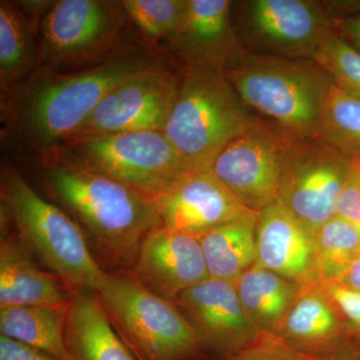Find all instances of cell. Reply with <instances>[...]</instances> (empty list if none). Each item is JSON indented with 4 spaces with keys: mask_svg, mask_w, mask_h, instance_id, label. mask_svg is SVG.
Instances as JSON below:
<instances>
[{
    "mask_svg": "<svg viewBox=\"0 0 360 360\" xmlns=\"http://www.w3.org/2000/svg\"><path fill=\"white\" fill-rule=\"evenodd\" d=\"M160 63L148 47L124 45L89 70L70 73L37 70L1 98L6 132L33 155L59 148L70 141L111 90Z\"/></svg>",
    "mask_w": 360,
    "mask_h": 360,
    "instance_id": "1",
    "label": "cell"
},
{
    "mask_svg": "<svg viewBox=\"0 0 360 360\" xmlns=\"http://www.w3.org/2000/svg\"><path fill=\"white\" fill-rule=\"evenodd\" d=\"M34 158L47 191L77 220L101 259L134 266L144 239L162 226L155 198L86 167L61 146Z\"/></svg>",
    "mask_w": 360,
    "mask_h": 360,
    "instance_id": "2",
    "label": "cell"
},
{
    "mask_svg": "<svg viewBox=\"0 0 360 360\" xmlns=\"http://www.w3.org/2000/svg\"><path fill=\"white\" fill-rule=\"evenodd\" d=\"M224 73L243 103L284 136L319 139L331 80L315 61L243 52Z\"/></svg>",
    "mask_w": 360,
    "mask_h": 360,
    "instance_id": "3",
    "label": "cell"
},
{
    "mask_svg": "<svg viewBox=\"0 0 360 360\" xmlns=\"http://www.w3.org/2000/svg\"><path fill=\"white\" fill-rule=\"evenodd\" d=\"M0 193L2 210L40 262L73 293L94 291L104 270L80 225L40 196L9 163L1 167Z\"/></svg>",
    "mask_w": 360,
    "mask_h": 360,
    "instance_id": "4",
    "label": "cell"
},
{
    "mask_svg": "<svg viewBox=\"0 0 360 360\" xmlns=\"http://www.w3.org/2000/svg\"><path fill=\"white\" fill-rule=\"evenodd\" d=\"M255 120L224 72L187 68L162 132L193 172H210Z\"/></svg>",
    "mask_w": 360,
    "mask_h": 360,
    "instance_id": "5",
    "label": "cell"
},
{
    "mask_svg": "<svg viewBox=\"0 0 360 360\" xmlns=\"http://www.w3.org/2000/svg\"><path fill=\"white\" fill-rule=\"evenodd\" d=\"M94 292L137 360H191L202 348L176 304L134 272L103 271Z\"/></svg>",
    "mask_w": 360,
    "mask_h": 360,
    "instance_id": "6",
    "label": "cell"
},
{
    "mask_svg": "<svg viewBox=\"0 0 360 360\" xmlns=\"http://www.w3.org/2000/svg\"><path fill=\"white\" fill-rule=\"evenodd\" d=\"M129 20L122 1H53L39 21L37 70L70 73L101 65L124 46Z\"/></svg>",
    "mask_w": 360,
    "mask_h": 360,
    "instance_id": "7",
    "label": "cell"
},
{
    "mask_svg": "<svg viewBox=\"0 0 360 360\" xmlns=\"http://www.w3.org/2000/svg\"><path fill=\"white\" fill-rule=\"evenodd\" d=\"M61 148L86 167L155 198L193 172L165 134L156 130L90 137Z\"/></svg>",
    "mask_w": 360,
    "mask_h": 360,
    "instance_id": "8",
    "label": "cell"
},
{
    "mask_svg": "<svg viewBox=\"0 0 360 360\" xmlns=\"http://www.w3.org/2000/svg\"><path fill=\"white\" fill-rule=\"evenodd\" d=\"M352 158L319 139L286 141L277 200L314 236L335 217Z\"/></svg>",
    "mask_w": 360,
    "mask_h": 360,
    "instance_id": "9",
    "label": "cell"
},
{
    "mask_svg": "<svg viewBox=\"0 0 360 360\" xmlns=\"http://www.w3.org/2000/svg\"><path fill=\"white\" fill-rule=\"evenodd\" d=\"M181 77L161 63L137 73L111 90L68 142L125 132L163 131Z\"/></svg>",
    "mask_w": 360,
    "mask_h": 360,
    "instance_id": "10",
    "label": "cell"
},
{
    "mask_svg": "<svg viewBox=\"0 0 360 360\" xmlns=\"http://www.w3.org/2000/svg\"><path fill=\"white\" fill-rule=\"evenodd\" d=\"M286 141L255 120L220 153L210 172L245 207L259 212L278 200Z\"/></svg>",
    "mask_w": 360,
    "mask_h": 360,
    "instance_id": "11",
    "label": "cell"
},
{
    "mask_svg": "<svg viewBox=\"0 0 360 360\" xmlns=\"http://www.w3.org/2000/svg\"><path fill=\"white\" fill-rule=\"evenodd\" d=\"M246 27L269 56L314 60L335 32L321 4L309 0H255L246 11Z\"/></svg>",
    "mask_w": 360,
    "mask_h": 360,
    "instance_id": "12",
    "label": "cell"
},
{
    "mask_svg": "<svg viewBox=\"0 0 360 360\" xmlns=\"http://www.w3.org/2000/svg\"><path fill=\"white\" fill-rule=\"evenodd\" d=\"M201 345L221 354H236L262 335L253 326L231 281L210 278L175 298Z\"/></svg>",
    "mask_w": 360,
    "mask_h": 360,
    "instance_id": "13",
    "label": "cell"
},
{
    "mask_svg": "<svg viewBox=\"0 0 360 360\" xmlns=\"http://www.w3.org/2000/svg\"><path fill=\"white\" fill-rule=\"evenodd\" d=\"M155 200L163 227L198 238L258 213L245 207L212 172H189Z\"/></svg>",
    "mask_w": 360,
    "mask_h": 360,
    "instance_id": "14",
    "label": "cell"
},
{
    "mask_svg": "<svg viewBox=\"0 0 360 360\" xmlns=\"http://www.w3.org/2000/svg\"><path fill=\"white\" fill-rule=\"evenodd\" d=\"M229 0H187L184 18L167 40L191 70L224 72L243 51L231 26Z\"/></svg>",
    "mask_w": 360,
    "mask_h": 360,
    "instance_id": "15",
    "label": "cell"
},
{
    "mask_svg": "<svg viewBox=\"0 0 360 360\" xmlns=\"http://www.w3.org/2000/svg\"><path fill=\"white\" fill-rule=\"evenodd\" d=\"M132 272L168 300L210 278L200 238L163 226L144 239Z\"/></svg>",
    "mask_w": 360,
    "mask_h": 360,
    "instance_id": "16",
    "label": "cell"
},
{
    "mask_svg": "<svg viewBox=\"0 0 360 360\" xmlns=\"http://www.w3.org/2000/svg\"><path fill=\"white\" fill-rule=\"evenodd\" d=\"M255 245V264L295 283L314 281V234L278 200L258 212Z\"/></svg>",
    "mask_w": 360,
    "mask_h": 360,
    "instance_id": "17",
    "label": "cell"
},
{
    "mask_svg": "<svg viewBox=\"0 0 360 360\" xmlns=\"http://www.w3.org/2000/svg\"><path fill=\"white\" fill-rule=\"evenodd\" d=\"M270 338L303 359L323 356L347 340L335 305L317 283H302L283 324Z\"/></svg>",
    "mask_w": 360,
    "mask_h": 360,
    "instance_id": "18",
    "label": "cell"
},
{
    "mask_svg": "<svg viewBox=\"0 0 360 360\" xmlns=\"http://www.w3.org/2000/svg\"><path fill=\"white\" fill-rule=\"evenodd\" d=\"M56 274L40 269L20 236H2L0 309L70 302L72 296Z\"/></svg>",
    "mask_w": 360,
    "mask_h": 360,
    "instance_id": "19",
    "label": "cell"
},
{
    "mask_svg": "<svg viewBox=\"0 0 360 360\" xmlns=\"http://www.w3.org/2000/svg\"><path fill=\"white\" fill-rule=\"evenodd\" d=\"M65 347L70 360H137L94 291L73 293Z\"/></svg>",
    "mask_w": 360,
    "mask_h": 360,
    "instance_id": "20",
    "label": "cell"
},
{
    "mask_svg": "<svg viewBox=\"0 0 360 360\" xmlns=\"http://www.w3.org/2000/svg\"><path fill=\"white\" fill-rule=\"evenodd\" d=\"M39 20L18 1H0V89L9 96L32 77L39 65Z\"/></svg>",
    "mask_w": 360,
    "mask_h": 360,
    "instance_id": "21",
    "label": "cell"
},
{
    "mask_svg": "<svg viewBox=\"0 0 360 360\" xmlns=\"http://www.w3.org/2000/svg\"><path fill=\"white\" fill-rule=\"evenodd\" d=\"M234 284L246 314L262 336L276 335L302 286L257 264L243 272Z\"/></svg>",
    "mask_w": 360,
    "mask_h": 360,
    "instance_id": "22",
    "label": "cell"
},
{
    "mask_svg": "<svg viewBox=\"0 0 360 360\" xmlns=\"http://www.w3.org/2000/svg\"><path fill=\"white\" fill-rule=\"evenodd\" d=\"M70 302L2 307L0 333L59 360H70L65 347V328Z\"/></svg>",
    "mask_w": 360,
    "mask_h": 360,
    "instance_id": "23",
    "label": "cell"
},
{
    "mask_svg": "<svg viewBox=\"0 0 360 360\" xmlns=\"http://www.w3.org/2000/svg\"><path fill=\"white\" fill-rule=\"evenodd\" d=\"M257 217L255 213L232 220L198 238L210 278L236 283L255 264Z\"/></svg>",
    "mask_w": 360,
    "mask_h": 360,
    "instance_id": "24",
    "label": "cell"
},
{
    "mask_svg": "<svg viewBox=\"0 0 360 360\" xmlns=\"http://www.w3.org/2000/svg\"><path fill=\"white\" fill-rule=\"evenodd\" d=\"M314 281L321 284L340 281L360 253V229L335 217L314 233Z\"/></svg>",
    "mask_w": 360,
    "mask_h": 360,
    "instance_id": "25",
    "label": "cell"
},
{
    "mask_svg": "<svg viewBox=\"0 0 360 360\" xmlns=\"http://www.w3.org/2000/svg\"><path fill=\"white\" fill-rule=\"evenodd\" d=\"M319 139L352 158H360V99L331 82Z\"/></svg>",
    "mask_w": 360,
    "mask_h": 360,
    "instance_id": "26",
    "label": "cell"
},
{
    "mask_svg": "<svg viewBox=\"0 0 360 360\" xmlns=\"http://www.w3.org/2000/svg\"><path fill=\"white\" fill-rule=\"evenodd\" d=\"M129 20L149 41L168 39L179 27L187 0H122Z\"/></svg>",
    "mask_w": 360,
    "mask_h": 360,
    "instance_id": "27",
    "label": "cell"
},
{
    "mask_svg": "<svg viewBox=\"0 0 360 360\" xmlns=\"http://www.w3.org/2000/svg\"><path fill=\"white\" fill-rule=\"evenodd\" d=\"M333 84L360 99V51L333 32L314 59Z\"/></svg>",
    "mask_w": 360,
    "mask_h": 360,
    "instance_id": "28",
    "label": "cell"
},
{
    "mask_svg": "<svg viewBox=\"0 0 360 360\" xmlns=\"http://www.w3.org/2000/svg\"><path fill=\"white\" fill-rule=\"evenodd\" d=\"M335 305L345 338L360 345V292L348 290L338 283L321 284Z\"/></svg>",
    "mask_w": 360,
    "mask_h": 360,
    "instance_id": "29",
    "label": "cell"
},
{
    "mask_svg": "<svg viewBox=\"0 0 360 360\" xmlns=\"http://www.w3.org/2000/svg\"><path fill=\"white\" fill-rule=\"evenodd\" d=\"M335 217L360 229V158H352L335 205Z\"/></svg>",
    "mask_w": 360,
    "mask_h": 360,
    "instance_id": "30",
    "label": "cell"
},
{
    "mask_svg": "<svg viewBox=\"0 0 360 360\" xmlns=\"http://www.w3.org/2000/svg\"><path fill=\"white\" fill-rule=\"evenodd\" d=\"M222 360H303L300 355L270 336H262L253 345L236 354L222 357Z\"/></svg>",
    "mask_w": 360,
    "mask_h": 360,
    "instance_id": "31",
    "label": "cell"
},
{
    "mask_svg": "<svg viewBox=\"0 0 360 360\" xmlns=\"http://www.w3.org/2000/svg\"><path fill=\"white\" fill-rule=\"evenodd\" d=\"M0 360H59L37 348L0 335Z\"/></svg>",
    "mask_w": 360,
    "mask_h": 360,
    "instance_id": "32",
    "label": "cell"
},
{
    "mask_svg": "<svg viewBox=\"0 0 360 360\" xmlns=\"http://www.w3.org/2000/svg\"><path fill=\"white\" fill-rule=\"evenodd\" d=\"M338 27V34L360 51V13L340 20Z\"/></svg>",
    "mask_w": 360,
    "mask_h": 360,
    "instance_id": "33",
    "label": "cell"
},
{
    "mask_svg": "<svg viewBox=\"0 0 360 360\" xmlns=\"http://www.w3.org/2000/svg\"><path fill=\"white\" fill-rule=\"evenodd\" d=\"M303 360H360V345L352 341L345 340L342 345L335 348L329 354L315 359H303Z\"/></svg>",
    "mask_w": 360,
    "mask_h": 360,
    "instance_id": "34",
    "label": "cell"
},
{
    "mask_svg": "<svg viewBox=\"0 0 360 360\" xmlns=\"http://www.w3.org/2000/svg\"><path fill=\"white\" fill-rule=\"evenodd\" d=\"M343 288L360 292V253L352 260L338 283Z\"/></svg>",
    "mask_w": 360,
    "mask_h": 360,
    "instance_id": "35",
    "label": "cell"
}]
</instances>
